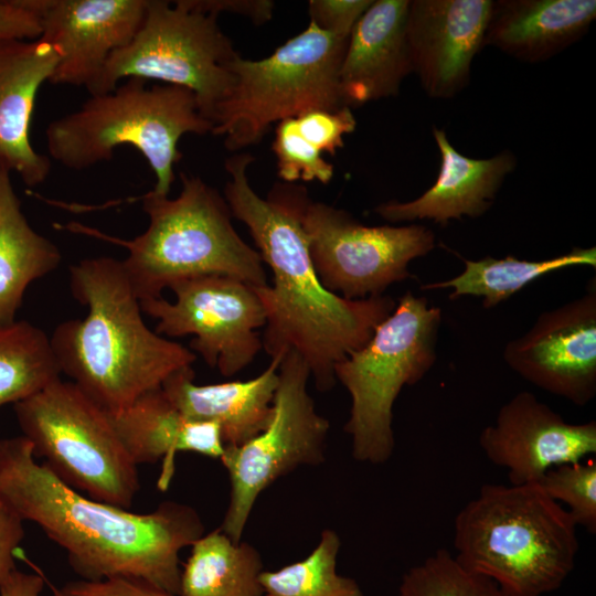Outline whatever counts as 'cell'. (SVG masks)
I'll return each instance as SVG.
<instances>
[{
	"label": "cell",
	"instance_id": "obj_1",
	"mask_svg": "<svg viewBox=\"0 0 596 596\" xmlns=\"http://www.w3.org/2000/svg\"><path fill=\"white\" fill-rule=\"evenodd\" d=\"M248 152L225 162L224 199L233 217L244 223L273 273L272 286L254 287L266 311L263 349L270 358L296 351L310 370L316 387L326 392L337 380L334 366L362 348L395 309L390 296L350 300L323 287L315 270L301 206L307 190L276 184L266 198L252 188Z\"/></svg>",
	"mask_w": 596,
	"mask_h": 596
},
{
	"label": "cell",
	"instance_id": "obj_2",
	"mask_svg": "<svg viewBox=\"0 0 596 596\" xmlns=\"http://www.w3.org/2000/svg\"><path fill=\"white\" fill-rule=\"evenodd\" d=\"M0 498L58 544L85 581L135 577L179 596L180 552L204 534L185 503L136 513L83 496L36 461L24 436L0 440Z\"/></svg>",
	"mask_w": 596,
	"mask_h": 596
},
{
	"label": "cell",
	"instance_id": "obj_3",
	"mask_svg": "<svg viewBox=\"0 0 596 596\" xmlns=\"http://www.w3.org/2000/svg\"><path fill=\"white\" fill-rule=\"evenodd\" d=\"M70 284L88 312L56 326L53 353L61 373L109 415L195 362L189 348L147 327L121 260L82 259L70 267Z\"/></svg>",
	"mask_w": 596,
	"mask_h": 596
},
{
	"label": "cell",
	"instance_id": "obj_4",
	"mask_svg": "<svg viewBox=\"0 0 596 596\" xmlns=\"http://www.w3.org/2000/svg\"><path fill=\"white\" fill-rule=\"evenodd\" d=\"M577 528L536 482L485 483L455 518L454 557L507 596H544L575 567Z\"/></svg>",
	"mask_w": 596,
	"mask_h": 596
},
{
	"label": "cell",
	"instance_id": "obj_5",
	"mask_svg": "<svg viewBox=\"0 0 596 596\" xmlns=\"http://www.w3.org/2000/svg\"><path fill=\"white\" fill-rule=\"evenodd\" d=\"M180 178L177 198L152 192L141 198L149 225L132 240L77 223L67 228L126 248L121 264L139 300L160 298L179 281L209 275L255 287L268 285L263 259L235 231L224 195L199 177L181 173Z\"/></svg>",
	"mask_w": 596,
	"mask_h": 596
},
{
	"label": "cell",
	"instance_id": "obj_6",
	"mask_svg": "<svg viewBox=\"0 0 596 596\" xmlns=\"http://www.w3.org/2000/svg\"><path fill=\"white\" fill-rule=\"evenodd\" d=\"M192 92L140 78L120 82L113 91L91 96L78 109L49 124V156L72 170L108 161L129 146L147 160L155 175L152 192L168 195L182 158L179 140L187 134H212Z\"/></svg>",
	"mask_w": 596,
	"mask_h": 596
},
{
	"label": "cell",
	"instance_id": "obj_7",
	"mask_svg": "<svg viewBox=\"0 0 596 596\" xmlns=\"http://www.w3.org/2000/svg\"><path fill=\"white\" fill-rule=\"evenodd\" d=\"M348 40L309 22L267 57L236 54L228 65L233 84L214 113L212 134L222 136L230 151H240L260 142L284 119L345 107L339 71Z\"/></svg>",
	"mask_w": 596,
	"mask_h": 596
},
{
	"label": "cell",
	"instance_id": "obj_8",
	"mask_svg": "<svg viewBox=\"0 0 596 596\" xmlns=\"http://www.w3.org/2000/svg\"><path fill=\"white\" fill-rule=\"evenodd\" d=\"M440 323L438 307L406 291L370 340L336 364V380L351 398L344 430L355 460L381 465L391 458L394 403L433 368Z\"/></svg>",
	"mask_w": 596,
	"mask_h": 596
},
{
	"label": "cell",
	"instance_id": "obj_9",
	"mask_svg": "<svg viewBox=\"0 0 596 596\" xmlns=\"http://www.w3.org/2000/svg\"><path fill=\"white\" fill-rule=\"evenodd\" d=\"M35 458L88 498L129 509L139 491L138 466L110 415L72 381H54L14 404Z\"/></svg>",
	"mask_w": 596,
	"mask_h": 596
},
{
	"label": "cell",
	"instance_id": "obj_10",
	"mask_svg": "<svg viewBox=\"0 0 596 596\" xmlns=\"http://www.w3.org/2000/svg\"><path fill=\"white\" fill-rule=\"evenodd\" d=\"M236 54L217 15L189 0H148L137 33L110 56L91 96L108 93L128 78L155 81L192 92L200 111L213 124L232 87L228 65Z\"/></svg>",
	"mask_w": 596,
	"mask_h": 596
},
{
	"label": "cell",
	"instance_id": "obj_11",
	"mask_svg": "<svg viewBox=\"0 0 596 596\" xmlns=\"http://www.w3.org/2000/svg\"><path fill=\"white\" fill-rule=\"evenodd\" d=\"M310 370L294 350L279 363L273 417L267 427L241 446H225L220 458L231 485L230 501L221 530L242 541L260 493L276 480L301 466L326 459L330 424L321 416L307 390Z\"/></svg>",
	"mask_w": 596,
	"mask_h": 596
},
{
	"label": "cell",
	"instance_id": "obj_12",
	"mask_svg": "<svg viewBox=\"0 0 596 596\" xmlns=\"http://www.w3.org/2000/svg\"><path fill=\"white\" fill-rule=\"evenodd\" d=\"M301 224L319 280L350 300L381 296L392 284L413 277L409 263L436 246L434 232L424 225H364L308 194Z\"/></svg>",
	"mask_w": 596,
	"mask_h": 596
},
{
	"label": "cell",
	"instance_id": "obj_13",
	"mask_svg": "<svg viewBox=\"0 0 596 596\" xmlns=\"http://www.w3.org/2000/svg\"><path fill=\"white\" fill-rule=\"evenodd\" d=\"M173 302L140 300L142 312L158 320L160 336L193 334L190 350L233 376L249 365L263 349L257 329L266 326V311L254 287L233 277L201 276L174 284Z\"/></svg>",
	"mask_w": 596,
	"mask_h": 596
},
{
	"label": "cell",
	"instance_id": "obj_14",
	"mask_svg": "<svg viewBox=\"0 0 596 596\" xmlns=\"http://www.w3.org/2000/svg\"><path fill=\"white\" fill-rule=\"evenodd\" d=\"M507 365L525 381L577 406L596 396V279L585 292L540 313L503 350Z\"/></svg>",
	"mask_w": 596,
	"mask_h": 596
},
{
	"label": "cell",
	"instance_id": "obj_15",
	"mask_svg": "<svg viewBox=\"0 0 596 596\" xmlns=\"http://www.w3.org/2000/svg\"><path fill=\"white\" fill-rule=\"evenodd\" d=\"M58 55L50 83L91 94L110 56L137 33L148 0H20Z\"/></svg>",
	"mask_w": 596,
	"mask_h": 596
},
{
	"label": "cell",
	"instance_id": "obj_16",
	"mask_svg": "<svg viewBox=\"0 0 596 596\" xmlns=\"http://www.w3.org/2000/svg\"><path fill=\"white\" fill-rule=\"evenodd\" d=\"M479 445L511 485L535 483L550 469L596 454V422H566L528 391L504 403L496 422L482 429Z\"/></svg>",
	"mask_w": 596,
	"mask_h": 596
},
{
	"label": "cell",
	"instance_id": "obj_17",
	"mask_svg": "<svg viewBox=\"0 0 596 596\" xmlns=\"http://www.w3.org/2000/svg\"><path fill=\"white\" fill-rule=\"evenodd\" d=\"M491 6V0L409 1L406 34L413 73L428 96L448 99L468 85Z\"/></svg>",
	"mask_w": 596,
	"mask_h": 596
},
{
	"label": "cell",
	"instance_id": "obj_18",
	"mask_svg": "<svg viewBox=\"0 0 596 596\" xmlns=\"http://www.w3.org/2000/svg\"><path fill=\"white\" fill-rule=\"evenodd\" d=\"M58 62L55 49L42 40H0V168L36 187L51 172V160L30 140L35 98Z\"/></svg>",
	"mask_w": 596,
	"mask_h": 596
},
{
	"label": "cell",
	"instance_id": "obj_19",
	"mask_svg": "<svg viewBox=\"0 0 596 596\" xmlns=\"http://www.w3.org/2000/svg\"><path fill=\"white\" fill-rule=\"evenodd\" d=\"M433 136L440 156L435 183L412 201L377 205L374 212L382 219L392 223L430 220L446 226L464 216L480 217L517 167V158L509 150L488 159H472L454 148L444 129L434 126Z\"/></svg>",
	"mask_w": 596,
	"mask_h": 596
},
{
	"label": "cell",
	"instance_id": "obj_20",
	"mask_svg": "<svg viewBox=\"0 0 596 596\" xmlns=\"http://www.w3.org/2000/svg\"><path fill=\"white\" fill-rule=\"evenodd\" d=\"M409 0H376L352 29L339 71L344 105L396 96L413 73L406 34Z\"/></svg>",
	"mask_w": 596,
	"mask_h": 596
},
{
	"label": "cell",
	"instance_id": "obj_21",
	"mask_svg": "<svg viewBox=\"0 0 596 596\" xmlns=\"http://www.w3.org/2000/svg\"><path fill=\"white\" fill-rule=\"evenodd\" d=\"M281 358H272L259 375L246 381L200 385L188 366L172 373L161 387L185 417L215 423L225 446H241L263 432L273 417Z\"/></svg>",
	"mask_w": 596,
	"mask_h": 596
},
{
	"label": "cell",
	"instance_id": "obj_22",
	"mask_svg": "<svg viewBox=\"0 0 596 596\" xmlns=\"http://www.w3.org/2000/svg\"><path fill=\"white\" fill-rule=\"evenodd\" d=\"M110 418L137 466L162 460L158 481L161 490L168 488L173 476L177 453H196L214 459L224 454L220 427L215 423L185 417L161 386L141 394Z\"/></svg>",
	"mask_w": 596,
	"mask_h": 596
},
{
	"label": "cell",
	"instance_id": "obj_23",
	"mask_svg": "<svg viewBox=\"0 0 596 596\" xmlns=\"http://www.w3.org/2000/svg\"><path fill=\"white\" fill-rule=\"evenodd\" d=\"M595 18V0L492 1L483 46L542 62L581 40Z\"/></svg>",
	"mask_w": 596,
	"mask_h": 596
},
{
	"label": "cell",
	"instance_id": "obj_24",
	"mask_svg": "<svg viewBox=\"0 0 596 596\" xmlns=\"http://www.w3.org/2000/svg\"><path fill=\"white\" fill-rule=\"evenodd\" d=\"M8 170L0 168V328L15 321L28 286L58 267V247L29 224Z\"/></svg>",
	"mask_w": 596,
	"mask_h": 596
},
{
	"label": "cell",
	"instance_id": "obj_25",
	"mask_svg": "<svg viewBox=\"0 0 596 596\" xmlns=\"http://www.w3.org/2000/svg\"><path fill=\"white\" fill-rule=\"evenodd\" d=\"M263 571L258 550L232 541L219 526L191 545L181 568L179 596H264Z\"/></svg>",
	"mask_w": 596,
	"mask_h": 596
},
{
	"label": "cell",
	"instance_id": "obj_26",
	"mask_svg": "<svg viewBox=\"0 0 596 596\" xmlns=\"http://www.w3.org/2000/svg\"><path fill=\"white\" fill-rule=\"evenodd\" d=\"M464 270L451 279L422 285L423 290L451 288L449 299L475 296L486 309L494 308L538 278L571 266H596V247H574L570 252L542 260L487 256L462 258Z\"/></svg>",
	"mask_w": 596,
	"mask_h": 596
},
{
	"label": "cell",
	"instance_id": "obj_27",
	"mask_svg": "<svg viewBox=\"0 0 596 596\" xmlns=\"http://www.w3.org/2000/svg\"><path fill=\"white\" fill-rule=\"evenodd\" d=\"M61 374L42 329L25 320L0 328V407L29 398Z\"/></svg>",
	"mask_w": 596,
	"mask_h": 596
},
{
	"label": "cell",
	"instance_id": "obj_28",
	"mask_svg": "<svg viewBox=\"0 0 596 596\" xmlns=\"http://www.w3.org/2000/svg\"><path fill=\"white\" fill-rule=\"evenodd\" d=\"M340 547L338 533L322 530L318 544L305 558L262 572L264 596H364L355 579L338 573Z\"/></svg>",
	"mask_w": 596,
	"mask_h": 596
},
{
	"label": "cell",
	"instance_id": "obj_29",
	"mask_svg": "<svg viewBox=\"0 0 596 596\" xmlns=\"http://www.w3.org/2000/svg\"><path fill=\"white\" fill-rule=\"evenodd\" d=\"M397 596H507L494 583L437 550L402 576Z\"/></svg>",
	"mask_w": 596,
	"mask_h": 596
},
{
	"label": "cell",
	"instance_id": "obj_30",
	"mask_svg": "<svg viewBox=\"0 0 596 596\" xmlns=\"http://www.w3.org/2000/svg\"><path fill=\"white\" fill-rule=\"evenodd\" d=\"M554 501L566 504L577 526L596 532V459L547 470L536 482Z\"/></svg>",
	"mask_w": 596,
	"mask_h": 596
},
{
	"label": "cell",
	"instance_id": "obj_31",
	"mask_svg": "<svg viewBox=\"0 0 596 596\" xmlns=\"http://www.w3.org/2000/svg\"><path fill=\"white\" fill-rule=\"evenodd\" d=\"M272 150L277 161V174L285 183L317 181L327 184L334 174L333 166L322 152L298 132L292 117L276 124Z\"/></svg>",
	"mask_w": 596,
	"mask_h": 596
},
{
	"label": "cell",
	"instance_id": "obj_32",
	"mask_svg": "<svg viewBox=\"0 0 596 596\" xmlns=\"http://www.w3.org/2000/svg\"><path fill=\"white\" fill-rule=\"evenodd\" d=\"M294 118L298 132L320 152L334 156L344 146V136L355 130L356 119L350 107L311 109Z\"/></svg>",
	"mask_w": 596,
	"mask_h": 596
},
{
	"label": "cell",
	"instance_id": "obj_33",
	"mask_svg": "<svg viewBox=\"0 0 596 596\" xmlns=\"http://www.w3.org/2000/svg\"><path fill=\"white\" fill-rule=\"evenodd\" d=\"M372 0H310V22L320 30L349 38L352 29L372 4Z\"/></svg>",
	"mask_w": 596,
	"mask_h": 596
},
{
	"label": "cell",
	"instance_id": "obj_34",
	"mask_svg": "<svg viewBox=\"0 0 596 596\" xmlns=\"http://www.w3.org/2000/svg\"><path fill=\"white\" fill-rule=\"evenodd\" d=\"M56 596H177L141 578L114 576L65 584Z\"/></svg>",
	"mask_w": 596,
	"mask_h": 596
},
{
	"label": "cell",
	"instance_id": "obj_35",
	"mask_svg": "<svg viewBox=\"0 0 596 596\" xmlns=\"http://www.w3.org/2000/svg\"><path fill=\"white\" fill-rule=\"evenodd\" d=\"M40 34L36 18L19 0H0V40H34Z\"/></svg>",
	"mask_w": 596,
	"mask_h": 596
},
{
	"label": "cell",
	"instance_id": "obj_36",
	"mask_svg": "<svg viewBox=\"0 0 596 596\" xmlns=\"http://www.w3.org/2000/svg\"><path fill=\"white\" fill-rule=\"evenodd\" d=\"M23 522L0 498V581L15 568L14 553L24 539Z\"/></svg>",
	"mask_w": 596,
	"mask_h": 596
},
{
	"label": "cell",
	"instance_id": "obj_37",
	"mask_svg": "<svg viewBox=\"0 0 596 596\" xmlns=\"http://www.w3.org/2000/svg\"><path fill=\"white\" fill-rule=\"evenodd\" d=\"M190 3L204 12L220 15L222 12L240 14L248 18L255 24L269 21L274 12V2L269 0H189Z\"/></svg>",
	"mask_w": 596,
	"mask_h": 596
},
{
	"label": "cell",
	"instance_id": "obj_38",
	"mask_svg": "<svg viewBox=\"0 0 596 596\" xmlns=\"http://www.w3.org/2000/svg\"><path fill=\"white\" fill-rule=\"evenodd\" d=\"M43 587L42 576L15 567L0 581V596H41Z\"/></svg>",
	"mask_w": 596,
	"mask_h": 596
}]
</instances>
